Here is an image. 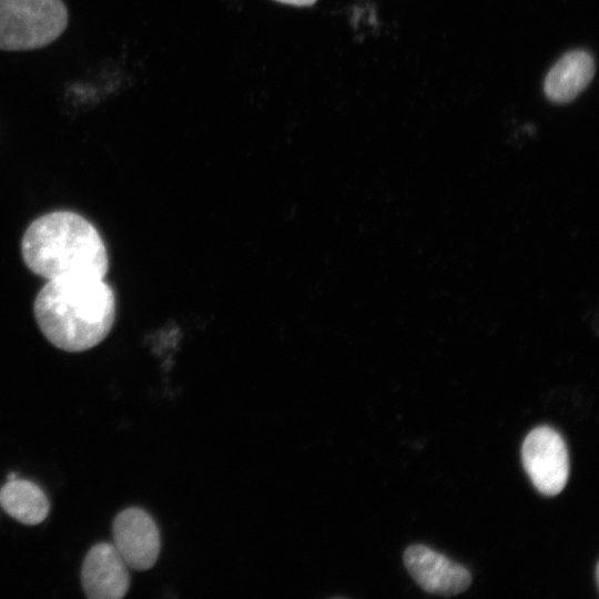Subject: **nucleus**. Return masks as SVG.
Segmentation results:
<instances>
[{"label":"nucleus","mask_w":599,"mask_h":599,"mask_svg":"<svg viewBox=\"0 0 599 599\" xmlns=\"http://www.w3.org/2000/svg\"><path fill=\"white\" fill-rule=\"evenodd\" d=\"M595 60L585 50L565 53L548 71L544 81L546 98L557 104L575 100L595 75Z\"/></svg>","instance_id":"obj_8"},{"label":"nucleus","mask_w":599,"mask_h":599,"mask_svg":"<svg viewBox=\"0 0 599 599\" xmlns=\"http://www.w3.org/2000/svg\"><path fill=\"white\" fill-rule=\"evenodd\" d=\"M113 545L123 560L135 570H148L161 550L160 530L152 516L142 508L129 507L112 522Z\"/></svg>","instance_id":"obj_5"},{"label":"nucleus","mask_w":599,"mask_h":599,"mask_svg":"<svg viewBox=\"0 0 599 599\" xmlns=\"http://www.w3.org/2000/svg\"><path fill=\"white\" fill-rule=\"evenodd\" d=\"M67 26L68 9L62 0H0V50L43 48Z\"/></svg>","instance_id":"obj_3"},{"label":"nucleus","mask_w":599,"mask_h":599,"mask_svg":"<svg viewBox=\"0 0 599 599\" xmlns=\"http://www.w3.org/2000/svg\"><path fill=\"white\" fill-rule=\"evenodd\" d=\"M0 506L13 519L24 525L42 522L50 511L45 493L33 481L14 478L0 488Z\"/></svg>","instance_id":"obj_9"},{"label":"nucleus","mask_w":599,"mask_h":599,"mask_svg":"<svg viewBox=\"0 0 599 599\" xmlns=\"http://www.w3.org/2000/svg\"><path fill=\"white\" fill-rule=\"evenodd\" d=\"M595 575H596V582L598 585V565L596 566V573Z\"/></svg>","instance_id":"obj_11"},{"label":"nucleus","mask_w":599,"mask_h":599,"mask_svg":"<svg viewBox=\"0 0 599 599\" xmlns=\"http://www.w3.org/2000/svg\"><path fill=\"white\" fill-rule=\"evenodd\" d=\"M403 559L412 578L429 593L456 596L471 583V576L464 566L425 545L409 546Z\"/></svg>","instance_id":"obj_6"},{"label":"nucleus","mask_w":599,"mask_h":599,"mask_svg":"<svg viewBox=\"0 0 599 599\" xmlns=\"http://www.w3.org/2000/svg\"><path fill=\"white\" fill-rule=\"evenodd\" d=\"M28 268L45 278L73 275L104 278L109 256L91 222L71 211H54L35 219L21 240Z\"/></svg>","instance_id":"obj_2"},{"label":"nucleus","mask_w":599,"mask_h":599,"mask_svg":"<svg viewBox=\"0 0 599 599\" xmlns=\"http://www.w3.org/2000/svg\"><path fill=\"white\" fill-rule=\"evenodd\" d=\"M81 585L90 599H120L130 587L128 565L111 542H98L87 552Z\"/></svg>","instance_id":"obj_7"},{"label":"nucleus","mask_w":599,"mask_h":599,"mask_svg":"<svg viewBox=\"0 0 599 599\" xmlns=\"http://www.w3.org/2000/svg\"><path fill=\"white\" fill-rule=\"evenodd\" d=\"M33 314L52 345L67 352H83L110 333L115 296L101 277L73 275L49 280L35 296Z\"/></svg>","instance_id":"obj_1"},{"label":"nucleus","mask_w":599,"mask_h":599,"mask_svg":"<svg viewBox=\"0 0 599 599\" xmlns=\"http://www.w3.org/2000/svg\"><path fill=\"white\" fill-rule=\"evenodd\" d=\"M281 3L296 6V7H309L314 4L317 0H275Z\"/></svg>","instance_id":"obj_10"},{"label":"nucleus","mask_w":599,"mask_h":599,"mask_svg":"<svg viewBox=\"0 0 599 599\" xmlns=\"http://www.w3.org/2000/svg\"><path fill=\"white\" fill-rule=\"evenodd\" d=\"M521 460L536 489L556 496L569 476V455L561 435L549 426L534 428L521 446Z\"/></svg>","instance_id":"obj_4"}]
</instances>
